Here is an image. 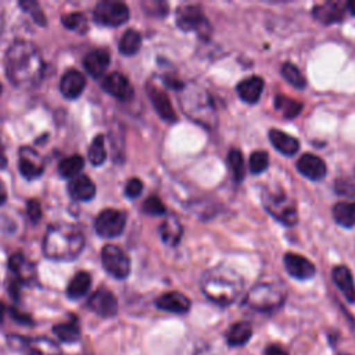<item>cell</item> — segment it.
I'll list each match as a JSON object with an SVG mask.
<instances>
[{
  "mask_svg": "<svg viewBox=\"0 0 355 355\" xmlns=\"http://www.w3.org/2000/svg\"><path fill=\"white\" fill-rule=\"evenodd\" d=\"M336 191L343 196H355V184L349 180H337L336 182Z\"/></svg>",
  "mask_w": 355,
  "mask_h": 355,
  "instance_id": "b9f144b4",
  "label": "cell"
},
{
  "mask_svg": "<svg viewBox=\"0 0 355 355\" xmlns=\"http://www.w3.org/2000/svg\"><path fill=\"white\" fill-rule=\"evenodd\" d=\"M0 93H1V85H0Z\"/></svg>",
  "mask_w": 355,
  "mask_h": 355,
  "instance_id": "f907efd6",
  "label": "cell"
},
{
  "mask_svg": "<svg viewBox=\"0 0 355 355\" xmlns=\"http://www.w3.org/2000/svg\"><path fill=\"white\" fill-rule=\"evenodd\" d=\"M345 6H347V8L349 10V14L355 15V0H351V1L345 3Z\"/></svg>",
  "mask_w": 355,
  "mask_h": 355,
  "instance_id": "7dc6e473",
  "label": "cell"
},
{
  "mask_svg": "<svg viewBox=\"0 0 355 355\" xmlns=\"http://www.w3.org/2000/svg\"><path fill=\"white\" fill-rule=\"evenodd\" d=\"M92 286V276L82 270V272H78L68 283V287H67V295L71 298V300H76V298H80L83 297L89 288Z\"/></svg>",
  "mask_w": 355,
  "mask_h": 355,
  "instance_id": "83f0119b",
  "label": "cell"
},
{
  "mask_svg": "<svg viewBox=\"0 0 355 355\" xmlns=\"http://www.w3.org/2000/svg\"><path fill=\"white\" fill-rule=\"evenodd\" d=\"M87 155H89V161L93 165H101L105 161L107 153H105V146H104V136L103 135H97L89 150H87Z\"/></svg>",
  "mask_w": 355,
  "mask_h": 355,
  "instance_id": "e575fe53",
  "label": "cell"
},
{
  "mask_svg": "<svg viewBox=\"0 0 355 355\" xmlns=\"http://www.w3.org/2000/svg\"><path fill=\"white\" fill-rule=\"evenodd\" d=\"M178 26L183 31H196L198 33H208L209 24L198 6H180L176 11Z\"/></svg>",
  "mask_w": 355,
  "mask_h": 355,
  "instance_id": "30bf717a",
  "label": "cell"
},
{
  "mask_svg": "<svg viewBox=\"0 0 355 355\" xmlns=\"http://www.w3.org/2000/svg\"><path fill=\"white\" fill-rule=\"evenodd\" d=\"M250 171L252 173H261L263 172L269 165V155L266 151H254L250 155Z\"/></svg>",
  "mask_w": 355,
  "mask_h": 355,
  "instance_id": "74e56055",
  "label": "cell"
},
{
  "mask_svg": "<svg viewBox=\"0 0 355 355\" xmlns=\"http://www.w3.org/2000/svg\"><path fill=\"white\" fill-rule=\"evenodd\" d=\"M126 225V215L125 212L114 208H107L101 211L96 220H94V229L98 236L111 239L119 236Z\"/></svg>",
  "mask_w": 355,
  "mask_h": 355,
  "instance_id": "9c48e42d",
  "label": "cell"
},
{
  "mask_svg": "<svg viewBox=\"0 0 355 355\" xmlns=\"http://www.w3.org/2000/svg\"><path fill=\"white\" fill-rule=\"evenodd\" d=\"M227 162H229V166L233 172L234 180L241 182L244 179V175H245V166H244V159H243L241 151H239L236 148H232L227 154Z\"/></svg>",
  "mask_w": 355,
  "mask_h": 355,
  "instance_id": "8d00e7d4",
  "label": "cell"
},
{
  "mask_svg": "<svg viewBox=\"0 0 355 355\" xmlns=\"http://www.w3.org/2000/svg\"><path fill=\"white\" fill-rule=\"evenodd\" d=\"M155 305L161 311L182 315V313L189 312V309L191 306V302L184 294H182L179 291H169V293H165V294L159 295L155 300Z\"/></svg>",
  "mask_w": 355,
  "mask_h": 355,
  "instance_id": "e0dca14e",
  "label": "cell"
},
{
  "mask_svg": "<svg viewBox=\"0 0 355 355\" xmlns=\"http://www.w3.org/2000/svg\"><path fill=\"white\" fill-rule=\"evenodd\" d=\"M141 190H143V182L137 178H132L126 186H125V194L129 197V198H136L141 194Z\"/></svg>",
  "mask_w": 355,
  "mask_h": 355,
  "instance_id": "ab89813d",
  "label": "cell"
},
{
  "mask_svg": "<svg viewBox=\"0 0 355 355\" xmlns=\"http://www.w3.org/2000/svg\"><path fill=\"white\" fill-rule=\"evenodd\" d=\"M18 168L25 179L32 180L39 178L44 172V162L32 147L26 146L19 150Z\"/></svg>",
  "mask_w": 355,
  "mask_h": 355,
  "instance_id": "4fadbf2b",
  "label": "cell"
},
{
  "mask_svg": "<svg viewBox=\"0 0 355 355\" xmlns=\"http://www.w3.org/2000/svg\"><path fill=\"white\" fill-rule=\"evenodd\" d=\"M275 107L283 114V116L286 118H294L300 114V111L302 110V103L293 100L290 97L277 94L275 97Z\"/></svg>",
  "mask_w": 355,
  "mask_h": 355,
  "instance_id": "d6a6232c",
  "label": "cell"
},
{
  "mask_svg": "<svg viewBox=\"0 0 355 355\" xmlns=\"http://www.w3.org/2000/svg\"><path fill=\"white\" fill-rule=\"evenodd\" d=\"M333 280L340 291L344 294L348 302L355 304V284L349 269L344 265H338L333 269Z\"/></svg>",
  "mask_w": 355,
  "mask_h": 355,
  "instance_id": "603a6c76",
  "label": "cell"
},
{
  "mask_svg": "<svg viewBox=\"0 0 355 355\" xmlns=\"http://www.w3.org/2000/svg\"><path fill=\"white\" fill-rule=\"evenodd\" d=\"M7 344L12 351L24 355H62L60 345L47 337L29 338L19 334H8Z\"/></svg>",
  "mask_w": 355,
  "mask_h": 355,
  "instance_id": "5b68a950",
  "label": "cell"
},
{
  "mask_svg": "<svg viewBox=\"0 0 355 355\" xmlns=\"http://www.w3.org/2000/svg\"><path fill=\"white\" fill-rule=\"evenodd\" d=\"M85 248V236L79 227L57 223L47 229L43 239V254L54 261H72Z\"/></svg>",
  "mask_w": 355,
  "mask_h": 355,
  "instance_id": "7a4b0ae2",
  "label": "cell"
},
{
  "mask_svg": "<svg viewBox=\"0 0 355 355\" xmlns=\"http://www.w3.org/2000/svg\"><path fill=\"white\" fill-rule=\"evenodd\" d=\"M262 90H263V79L257 75L245 78L237 85V94L243 101L250 104H254L259 100Z\"/></svg>",
  "mask_w": 355,
  "mask_h": 355,
  "instance_id": "7402d4cb",
  "label": "cell"
},
{
  "mask_svg": "<svg viewBox=\"0 0 355 355\" xmlns=\"http://www.w3.org/2000/svg\"><path fill=\"white\" fill-rule=\"evenodd\" d=\"M86 86V79L85 76L76 71V69H68L61 80H60V90L64 97L73 100L82 94Z\"/></svg>",
  "mask_w": 355,
  "mask_h": 355,
  "instance_id": "d6986e66",
  "label": "cell"
},
{
  "mask_svg": "<svg viewBox=\"0 0 355 355\" xmlns=\"http://www.w3.org/2000/svg\"><path fill=\"white\" fill-rule=\"evenodd\" d=\"M201 290L209 301L220 306H227L240 295L243 280L230 269L214 268L204 273L201 279Z\"/></svg>",
  "mask_w": 355,
  "mask_h": 355,
  "instance_id": "3957f363",
  "label": "cell"
},
{
  "mask_svg": "<svg viewBox=\"0 0 355 355\" xmlns=\"http://www.w3.org/2000/svg\"><path fill=\"white\" fill-rule=\"evenodd\" d=\"M333 218L338 225H341L344 227L355 226V201L354 202H337L333 207Z\"/></svg>",
  "mask_w": 355,
  "mask_h": 355,
  "instance_id": "f546056e",
  "label": "cell"
},
{
  "mask_svg": "<svg viewBox=\"0 0 355 355\" xmlns=\"http://www.w3.org/2000/svg\"><path fill=\"white\" fill-rule=\"evenodd\" d=\"M147 94H148L157 114L162 119H165L166 122H175L178 119L176 112L171 104L169 96L165 93V90H162L153 82H148L147 83Z\"/></svg>",
  "mask_w": 355,
  "mask_h": 355,
  "instance_id": "5bb4252c",
  "label": "cell"
},
{
  "mask_svg": "<svg viewBox=\"0 0 355 355\" xmlns=\"http://www.w3.org/2000/svg\"><path fill=\"white\" fill-rule=\"evenodd\" d=\"M4 313H6V305L3 302H0V323L4 319Z\"/></svg>",
  "mask_w": 355,
  "mask_h": 355,
  "instance_id": "c3c4849f",
  "label": "cell"
},
{
  "mask_svg": "<svg viewBox=\"0 0 355 355\" xmlns=\"http://www.w3.org/2000/svg\"><path fill=\"white\" fill-rule=\"evenodd\" d=\"M297 169L300 171L301 175L311 180H320L324 178L327 168L324 161L313 154H304L298 161H297Z\"/></svg>",
  "mask_w": 355,
  "mask_h": 355,
  "instance_id": "ac0fdd59",
  "label": "cell"
},
{
  "mask_svg": "<svg viewBox=\"0 0 355 355\" xmlns=\"http://www.w3.org/2000/svg\"><path fill=\"white\" fill-rule=\"evenodd\" d=\"M8 268L21 282H29L33 279L35 268L21 252H17L10 257Z\"/></svg>",
  "mask_w": 355,
  "mask_h": 355,
  "instance_id": "484cf974",
  "label": "cell"
},
{
  "mask_svg": "<svg viewBox=\"0 0 355 355\" xmlns=\"http://www.w3.org/2000/svg\"><path fill=\"white\" fill-rule=\"evenodd\" d=\"M338 355H348V354H338Z\"/></svg>",
  "mask_w": 355,
  "mask_h": 355,
  "instance_id": "681fc988",
  "label": "cell"
},
{
  "mask_svg": "<svg viewBox=\"0 0 355 355\" xmlns=\"http://www.w3.org/2000/svg\"><path fill=\"white\" fill-rule=\"evenodd\" d=\"M26 211H28V216L32 222H37L42 218V207L40 202L35 198H31L26 204Z\"/></svg>",
  "mask_w": 355,
  "mask_h": 355,
  "instance_id": "60d3db41",
  "label": "cell"
},
{
  "mask_svg": "<svg viewBox=\"0 0 355 355\" xmlns=\"http://www.w3.org/2000/svg\"><path fill=\"white\" fill-rule=\"evenodd\" d=\"M265 355H290L280 344H269L265 348Z\"/></svg>",
  "mask_w": 355,
  "mask_h": 355,
  "instance_id": "ee69618b",
  "label": "cell"
},
{
  "mask_svg": "<svg viewBox=\"0 0 355 355\" xmlns=\"http://www.w3.org/2000/svg\"><path fill=\"white\" fill-rule=\"evenodd\" d=\"M284 268L295 279L304 280V279H311L315 276V265L306 259L305 257L294 252H287L284 255Z\"/></svg>",
  "mask_w": 355,
  "mask_h": 355,
  "instance_id": "9a60e30c",
  "label": "cell"
},
{
  "mask_svg": "<svg viewBox=\"0 0 355 355\" xmlns=\"http://www.w3.org/2000/svg\"><path fill=\"white\" fill-rule=\"evenodd\" d=\"M87 306L97 315L103 316V318H111L115 316L118 312V301L116 297L107 288H98L96 290L89 301H87Z\"/></svg>",
  "mask_w": 355,
  "mask_h": 355,
  "instance_id": "8fae6325",
  "label": "cell"
},
{
  "mask_svg": "<svg viewBox=\"0 0 355 355\" xmlns=\"http://www.w3.org/2000/svg\"><path fill=\"white\" fill-rule=\"evenodd\" d=\"M54 334L58 337V340H61L62 343H76L80 337V327L76 322V319H71L68 322H62L58 323L53 327Z\"/></svg>",
  "mask_w": 355,
  "mask_h": 355,
  "instance_id": "f1b7e54d",
  "label": "cell"
},
{
  "mask_svg": "<svg viewBox=\"0 0 355 355\" xmlns=\"http://www.w3.org/2000/svg\"><path fill=\"white\" fill-rule=\"evenodd\" d=\"M8 311H10V315H11V318H12V319H14L17 323H21V324H28V326L33 324V320H32V318H31L29 315H26V313H22L21 311H18V309H15V308H10Z\"/></svg>",
  "mask_w": 355,
  "mask_h": 355,
  "instance_id": "7bdbcfd3",
  "label": "cell"
},
{
  "mask_svg": "<svg viewBox=\"0 0 355 355\" xmlns=\"http://www.w3.org/2000/svg\"><path fill=\"white\" fill-rule=\"evenodd\" d=\"M159 233L162 240L169 244V245H176L182 237L183 233V227L179 222V219L176 218V215H168V218L162 222V225L159 226Z\"/></svg>",
  "mask_w": 355,
  "mask_h": 355,
  "instance_id": "4316f807",
  "label": "cell"
},
{
  "mask_svg": "<svg viewBox=\"0 0 355 355\" xmlns=\"http://www.w3.org/2000/svg\"><path fill=\"white\" fill-rule=\"evenodd\" d=\"M101 263L108 275L125 279L130 273V259L126 252L115 244H105L101 250Z\"/></svg>",
  "mask_w": 355,
  "mask_h": 355,
  "instance_id": "52a82bcc",
  "label": "cell"
},
{
  "mask_svg": "<svg viewBox=\"0 0 355 355\" xmlns=\"http://www.w3.org/2000/svg\"><path fill=\"white\" fill-rule=\"evenodd\" d=\"M110 53L105 49H94L92 51H89L85 58H83V67L86 69V72L94 78L98 79L104 75V72L107 71L108 65H110Z\"/></svg>",
  "mask_w": 355,
  "mask_h": 355,
  "instance_id": "2e32d148",
  "label": "cell"
},
{
  "mask_svg": "<svg viewBox=\"0 0 355 355\" xmlns=\"http://www.w3.org/2000/svg\"><path fill=\"white\" fill-rule=\"evenodd\" d=\"M141 36L136 29H128L119 40V51L123 55H133L140 50Z\"/></svg>",
  "mask_w": 355,
  "mask_h": 355,
  "instance_id": "1f68e13d",
  "label": "cell"
},
{
  "mask_svg": "<svg viewBox=\"0 0 355 355\" xmlns=\"http://www.w3.org/2000/svg\"><path fill=\"white\" fill-rule=\"evenodd\" d=\"M251 336H252L251 324L248 322L240 320V322L233 323L227 329L225 338L230 347H243L250 341Z\"/></svg>",
  "mask_w": 355,
  "mask_h": 355,
  "instance_id": "d4e9b609",
  "label": "cell"
},
{
  "mask_svg": "<svg viewBox=\"0 0 355 355\" xmlns=\"http://www.w3.org/2000/svg\"><path fill=\"white\" fill-rule=\"evenodd\" d=\"M165 211L164 202L157 196H150L143 202V212L147 215H164Z\"/></svg>",
  "mask_w": 355,
  "mask_h": 355,
  "instance_id": "f35d334b",
  "label": "cell"
},
{
  "mask_svg": "<svg viewBox=\"0 0 355 355\" xmlns=\"http://www.w3.org/2000/svg\"><path fill=\"white\" fill-rule=\"evenodd\" d=\"M83 165L85 159L79 154H73L58 164V173L65 179H73L83 169Z\"/></svg>",
  "mask_w": 355,
  "mask_h": 355,
  "instance_id": "4dcf8cb0",
  "label": "cell"
},
{
  "mask_svg": "<svg viewBox=\"0 0 355 355\" xmlns=\"http://www.w3.org/2000/svg\"><path fill=\"white\" fill-rule=\"evenodd\" d=\"M269 140L273 147L284 155H294L300 148V141L294 136H290L279 129L269 130Z\"/></svg>",
  "mask_w": 355,
  "mask_h": 355,
  "instance_id": "cb8c5ba5",
  "label": "cell"
},
{
  "mask_svg": "<svg viewBox=\"0 0 355 355\" xmlns=\"http://www.w3.org/2000/svg\"><path fill=\"white\" fill-rule=\"evenodd\" d=\"M61 22L62 25L73 32H78L80 35L86 33L89 29V24H87V18L85 14L82 12H71L67 15L61 17Z\"/></svg>",
  "mask_w": 355,
  "mask_h": 355,
  "instance_id": "836d02e7",
  "label": "cell"
},
{
  "mask_svg": "<svg viewBox=\"0 0 355 355\" xmlns=\"http://www.w3.org/2000/svg\"><path fill=\"white\" fill-rule=\"evenodd\" d=\"M282 75L284 76V79L293 85L297 89H304L306 85V80L304 78V75L301 73V71L291 62H284L282 65Z\"/></svg>",
  "mask_w": 355,
  "mask_h": 355,
  "instance_id": "d590c367",
  "label": "cell"
},
{
  "mask_svg": "<svg viewBox=\"0 0 355 355\" xmlns=\"http://www.w3.org/2000/svg\"><path fill=\"white\" fill-rule=\"evenodd\" d=\"M6 166H7V155H6L4 147H3L1 140H0V169H4Z\"/></svg>",
  "mask_w": 355,
  "mask_h": 355,
  "instance_id": "f6af8a7d",
  "label": "cell"
},
{
  "mask_svg": "<svg viewBox=\"0 0 355 355\" xmlns=\"http://www.w3.org/2000/svg\"><path fill=\"white\" fill-rule=\"evenodd\" d=\"M7 200V189H6V184L4 182L0 179V205H3Z\"/></svg>",
  "mask_w": 355,
  "mask_h": 355,
  "instance_id": "bcb514c9",
  "label": "cell"
},
{
  "mask_svg": "<svg viewBox=\"0 0 355 355\" xmlns=\"http://www.w3.org/2000/svg\"><path fill=\"white\" fill-rule=\"evenodd\" d=\"M129 8L122 1L103 0L96 4L93 19L103 26H119L129 19Z\"/></svg>",
  "mask_w": 355,
  "mask_h": 355,
  "instance_id": "8992f818",
  "label": "cell"
},
{
  "mask_svg": "<svg viewBox=\"0 0 355 355\" xmlns=\"http://www.w3.org/2000/svg\"><path fill=\"white\" fill-rule=\"evenodd\" d=\"M263 205L269 214L284 225L297 223V209L284 193H268L263 196Z\"/></svg>",
  "mask_w": 355,
  "mask_h": 355,
  "instance_id": "ba28073f",
  "label": "cell"
},
{
  "mask_svg": "<svg viewBox=\"0 0 355 355\" xmlns=\"http://www.w3.org/2000/svg\"><path fill=\"white\" fill-rule=\"evenodd\" d=\"M284 300V290L270 283H259L248 291L244 304L258 312H272L279 309Z\"/></svg>",
  "mask_w": 355,
  "mask_h": 355,
  "instance_id": "277c9868",
  "label": "cell"
},
{
  "mask_svg": "<svg viewBox=\"0 0 355 355\" xmlns=\"http://www.w3.org/2000/svg\"><path fill=\"white\" fill-rule=\"evenodd\" d=\"M68 193L76 201H90L96 196V184L86 175H78L68 183Z\"/></svg>",
  "mask_w": 355,
  "mask_h": 355,
  "instance_id": "ffe728a7",
  "label": "cell"
},
{
  "mask_svg": "<svg viewBox=\"0 0 355 355\" xmlns=\"http://www.w3.org/2000/svg\"><path fill=\"white\" fill-rule=\"evenodd\" d=\"M8 80L18 87H32L43 76L44 61L35 43L28 40L14 42L4 58Z\"/></svg>",
  "mask_w": 355,
  "mask_h": 355,
  "instance_id": "6da1fadb",
  "label": "cell"
},
{
  "mask_svg": "<svg viewBox=\"0 0 355 355\" xmlns=\"http://www.w3.org/2000/svg\"><path fill=\"white\" fill-rule=\"evenodd\" d=\"M344 6L337 1H327L323 4H318L313 7V17L324 25H330L334 22H340L344 18Z\"/></svg>",
  "mask_w": 355,
  "mask_h": 355,
  "instance_id": "44dd1931",
  "label": "cell"
},
{
  "mask_svg": "<svg viewBox=\"0 0 355 355\" xmlns=\"http://www.w3.org/2000/svg\"><path fill=\"white\" fill-rule=\"evenodd\" d=\"M101 87L104 92L122 101L130 100L135 94L133 86L130 85L129 79L121 72H111L105 78H103Z\"/></svg>",
  "mask_w": 355,
  "mask_h": 355,
  "instance_id": "7c38bea8",
  "label": "cell"
}]
</instances>
